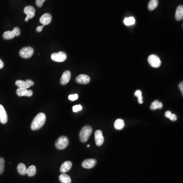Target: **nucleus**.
Segmentation results:
<instances>
[{
    "label": "nucleus",
    "mask_w": 183,
    "mask_h": 183,
    "mask_svg": "<svg viewBox=\"0 0 183 183\" xmlns=\"http://www.w3.org/2000/svg\"><path fill=\"white\" fill-rule=\"evenodd\" d=\"M46 116L44 113H39L36 116L31 124V129L37 130L43 127L46 122Z\"/></svg>",
    "instance_id": "obj_1"
},
{
    "label": "nucleus",
    "mask_w": 183,
    "mask_h": 183,
    "mask_svg": "<svg viewBox=\"0 0 183 183\" xmlns=\"http://www.w3.org/2000/svg\"><path fill=\"white\" fill-rule=\"evenodd\" d=\"M92 132V128L90 126H85L82 128L80 133L79 137L81 142H86L88 141Z\"/></svg>",
    "instance_id": "obj_2"
},
{
    "label": "nucleus",
    "mask_w": 183,
    "mask_h": 183,
    "mask_svg": "<svg viewBox=\"0 0 183 183\" xmlns=\"http://www.w3.org/2000/svg\"><path fill=\"white\" fill-rule=\"evenodd\" d=\"M21 34V30L18 27H15L12 31H6L3 34V37L4 39L11 40L15 37V36H19Z\"/></svg>",
    "instance_id": "obj_3"
},
{
    "label": "nucleus",
    "mask_w": 183,
    "mask_h": 183,
    "mask_svg": "<svg viewBox=\"0 0 183 183\" xmlns=\"http://www.w3.org/2000/svg\"><path fill=\"white\" fill-rule=\"evenodd\" d=\"M69 142V139L67 137L62 136L60 137L57 139L55 144V146L58 149H65L68 146Z\"/></svg>",
    "instance_id": "obj_4"
},
{
    "label": "nucleus",
    "mask_w": 183,
    "mask_h": 183,
    "mask_svg": "<svg viewBox=\"0 0 183 183\" xmlns=\"http://www.w3.org/2000/svg\"><path fill=\"white\" fill-rule=\"evenodd\" d=\"M67 54L63 51L53 53L51 55V60L54 62H63L67 59Z\"/></svg>",
    "instance_id": "obj_5"
},
{
    "label": "nucleus",
    "mask_w": 183,
    "mask_h": 183,
    "mask_svg": "<svg viewBox=\"0 0 183 183\" xmlns=\"http://www.w3.org/2000/svg\"><path fill=\"white\" fill-rule=\"evenodd\" d=\"M34 52V49L31 47H26L21 49L19 51V55L21 58L28 59L32 57Z\"/></svg>",
    "instance_id": "obj_6"
},
{
    "label": "nucleus",
    "mask_w": 183,
    "mask_h": 183,
    "mask_svg": "<svg viewBox=\"0 0 183 183\" xmlns=\"http://www.w3.org/2000/svg\"><path fill=\"white\" fill-rule=\"evenodd\" d=\"M148 62L152 67L154 68L159 67L161 64L160 58L155 54H152L149 56Z\"/></svg>",
    "instance_id": "obj_7"
},
{
    "label": "nucleus",
    "mask_w": 183,
    "mask_h": 183,
    "mask_svg": "<svg viewBox=\"0 0 183 183\" xmlns=\"http://www.w3.org/2000/svg\"><path fill=\"white\" fill-rule=\"evenodd\" d=\"M34 84V81L32 80L27 79L26 81L23 80H17L15 82V85L17 86L18 88H26L28 89L31 86H33Z\"/></svg>",
    "instance_id": "obj_8"
},
{
    "label": "nucleus",
    "mask_w": 183,
    "mask_h": 183,
    "mask_svg": "<svg viewBox=\"0 0 183 183\" xmlns=\"http://www.w3.org/2000/svg\"><path fill=\"white\" fill-rule=\"evenodd\" d=\"M35 9L33 6H26L24 8V13L26 15L25 21H28L29 19H33L35 15Z\"/></svg>",
    "instance_id": "obj_9"
},
{
    "label": "nucleus",
    "mask_w": 183,
    "mask_h": 183,
    "mask_svg": "<svg viewBox=\"0 0 183 183\" xmlns=\"http://www.w3.org/2000/svg\"><path fill=\"white\" fill-rule=\"evenodd\" d=\"M95 140L96 144L97 146L98 147L102 146L103 144L104 141V138L103 136V133L100 130H96L95 132Z\"/></svg>",
    "instance_id": "obj_10"
},
{
    "label": "nucleus",
    "mask_w": 183,
    "mask_h": 183,
    "mask_svg": "<svg viewBox=\"0 0 183 183\" xmlns=\"http://www.w3.org/2000/svg\"><path fill=\"white\" fill-rule=\"evenodd\" d=\"M16 94L19 97H31L33 94V92L32 90H28L26 88H19L16 90Z\"/></svg>",
    "instance_id": "obj_11"
},
{
    "label": "nucleus",
    "mask_w": 183,
    "mask_h": 183,
    "mask_svg": "<svg viewBox=\"0 0 183 183\" xmlns=\"http://www.w3.org/2000/svg\"><path fill=\"white\" fill-rule=\"evenodd\" d=\"M52 20V16L49 13H44L41 16L40 19V22L42 24L43 26L48 25L51 23Z\"/></svg>",
    "instance_id": "obj_12"
},
{
    "label": "nucleus",
    "mask_w": 183,
    "mask_h": 183,
    "mask_svg": "<svg viewBox=\"0 0 183 183\" xmlns=\"http://www.w3.org/2000/svg\"><path fill=\"white\" fill-rule=\"evenodd\" d=\"M90 77L87 75L80 74L76 78V81L80 84H88L90 82Z\"/></svg>",
    "instance_id": "obj_13"
},
{
    "label": "nucleus",
    "mask_w": 183,
    "mask_h": 183,
    "mask_svg": "<svg viewBox=\"0 0 183 183\" xmlns=\"http://www.w3.org/2000/svg\"><path fill=\"white\" fill-rule=\"evenodd\" d=\"M97 161L95 159H86L82 163V166L84 168L90 169L95 166Z\"/></svg>",
    "instance_id": "obj_14"
},
{
    "label": "nucleus",
    "mask_w": 183,
    "mask_h": 183,
    "mask_svg": "<svg viewBox=\"0 0 183 183\" xmlns=\"http://www.w3.org/2000/svg\"><path fill=\"white\" fill-rule=\"evenodd\" d=\"M8 121V116L6 111L2 105L0 104V123L5 124Z\"/></svg>",
    "instance_id": "obj_15"
},
{
    "label": "nucleus",
    "mask_w": 183,
    "mask_h": 183,
    "mask_svg": "<svg viewBox=\"0 0 183 183\" xmlns=\"http://www.w3.org/2000/svg\"><path fill=\"white\" fill-rule=\"evenodd\" d=\"M70 79H71V72L68 70H67L65 71L62 74L60 79V82L62 85H66L69 82Z\"/></svg>",
    "instance_id": "obj_16"
},
{
    "label": "nucleus",
    "mask_w": 183,
    "mask_h": 183,
    "mask_svg": "<svg viewBox=\"0 0 183 183\" xmlns=\"http://www.w3.org/2000/svg\"><path fill=\"white\" fill-rule=\"evenodd\" d=\"M72 166V164L70 161H67L62 164L60 168V172L62 174H65L67 172H69L71 169Z\"/></svg>",
    "instance_id": "obj_17"
},
{
    "label": "nucleus",
    "mask_w": 183,
    "mask_h": 183,
    "mask_svg": "<svg viewBox=\"0 0 183 183\" xmlns=\"http://www.w3.org/2000/svg\"><path fill=\"white\" fill-rule=\"evenodd\" d=\"M177 21H180L183 19V6L182 5L178 6L176 9V14H175Z\"/></svg>",
    "instance_id": "obj_18"
},
{
    "label": "nucleus",
    "mask_w": 183,
    "mask_h": 183,
    "mask_svg": "<svg viewBox=\"0 0 183 183\" xmlns=\"http://www.w3.org/2000/svg\"><path fill=\"white\" fill-rule=\"evenodd\" d=\"M163 107L162 103L159 102L158 100H155L152 103L150 109L152 110H156L157 109H162Z\"/></svg>",
    "instance_id": "obj_19"
},
{
    "label": "nucleus",
    "mask_w": 183,
    "mask_h": 183,
    "mask_svg": "<svg viewBox=\"0 0 183 183\" xmlns=\"http://www.w3.org/2000/svg\"><path fill=\"white\" fill-rule=\"evenodd\" d=\"M59 179L62 183H71V179L68 175L65 174H62L59 177Z\"/></svg>",
    "instance_id": "obj_20"
},
{
    "label": "nucleus",
    "mask_w": 183,
    "mask_h": 183,
    "mask_svg": "<svg viewBox=\"0 0 183 183\" xmlns=\"http://www.w3.org/2000/svg\"><path fill=\"white\" fill-rule=\"evenodd\" d=\"M125 126V123L123 120L122 119H118L116 120L114 124V127L117 130H122L123 129Z\"/></svg>",
    "instance_id": "obj_21"
},
{
    "label": "nucleus",
    "mask_w": 183,
    "mask_h": 183,
    "mask_svg": "<svg viewBox=\"0 0 183 183\" xmlns=\"http://www.w3.org/2000/svg\"><path fill=\"white\" fill-rule=\"evenodd\" d=\"M17 170L19 172V174H21V175H25L27 172V168L26 165L23 163H19L17 166Z\"/></svg>",
    "instance_id": "obj_22"
},
{
    "label": "nucleus",
    "mask_w": 183,
    "mask_h": 183,
    "mask_svg": "<svg viewBox=\"0 0 183 183\" xmlns=\"http://www.w3.org/2000/svg\"><path fill=\"white\" fill-rule=\"evenodd\" d=\"M158 5V0H151L148 4V8L149 10L153 11L157 8Z\"/></svg>",
    "instance_id": "obj_23"
},
{
    "label": "nucleus",
    "mask_w": 183,
    "mask_h": 183,
    "mask_svg": "<svg viewBox=\"0 0 183 183\" xmlns=\"http://www.w3.org/2000/svg\"><path fill=\"white\" fill-rule=\"evenodd\" d=\"M36 173V168L34 165H31L28 168H27L26 174L29 177H33L35 175Z\"/></svg>",
    "instance_id": "obj_24"
},
{
    "label": "nucleus",
    "mask_w": 183,
    "mask_h": 183,
    "mask_svg": "<svg viewBox=\"0 0 183 183\" xmlns=\"http://www.w3.org/2000/svg\"><path fill=\"white\" fill-rule=\"evenodd\" d=\"M135 96L138 98V101L139 103L142 104L143 103V97L142 96V92L140 90H137L135 93Z\"/></svg>",
    "instance_id": "obj_25"
},
{
    "label": "nucleus",
    "mask_w": 183,
    "mask_h": 183,
    "mask_svg": "<svg viewBox=\"0 0 183 183\" xmlns=\"http://www.w3.org/2000/svg\"><path fill=\"white\" fill-rule=\"evenodd\" d=\"M5 168V160L3 158H0V174H3Z\"/></svg>",
    "instance_id": "obj_26"
},
{
    "label": "nucleus",
    "mask_w": 183,
    "mask_h": 183,
    "mask_svg": "<svg viewBox=\"0 0 183 183\" xmlns=\"http://www.w3.org/2000/svg\"><path fill=\"white\" fill-rule=\"evenodd\" d=\"M73 112H78L82 110V107L81 105H76L73 107Z\"/></svg>",
    "instance_id": "obj_27"
},
{
    "label": "nucleus",
    "mask_w": 183,
    "mask_h": 183,
    "mask_svg": "<svg viewBox=\"0 0 183 183\" xmlns=\"http://www.w3.org/2000/svg\"><path fill=\"white\" fill-rule=\"evenodd\" d=\"M78 98H79V96H78V95L76 94L70 95H69V97H68V98H69V100L72 101L76 100L78 99Z\"/></svg>",
    "instance_id": "obj_28"
},
{
    "label": "nucleus",
    "mask_w": 183,
    "mask_h": 183,
    "mask_svg": "<svg viewBox=\"0 0 183 183\" xmlns=\"http://www.w3.org/2000/svg\"><path fill=\"white\" fill-rule=\"evenodd\" d=\"M135 23V20L133 17H128V26H131L134 24Z\"/></svg>",
    "instance_id": "obj_29"
},
{
    "label": "nucleus",
    "mask_w": 183,
    "mask_h": 183,
    "mask_svg": "<svg viewBox=\"0 0 183 183\" xmlns=\"http://www.w3.org/2000/svg\"><path fill=\"white\" fill-rule=\"evenodd\" d=\"M45 1L46 0H36V5L39 7H41L42 6H43V4H44Z\"/></svg>",
    "instance_id": "obj_30"
},
{
    "label": "nucleus",
    "mask_w": 183,
    "mask_h": 183,
    "mask_svg": "<svg viewBox=\"0 0 183 183\" xmlns=\"http://www.w3.org/2000/svg\"><path fill=\"white\" fill-rule=\"evenodd\" d=\"M169 119L170 120L172 121H176V120H177V117L176 114H172Z\"/></svg>",
    "instance_id": "obj_31"
},
{
    "label": "nucleus",
    "mask_w": 183,
    "mask_h": 183,
    "mask_svg": "<svg viewBox=\"0 0 183 183\" xmlns=\"http://www.w3.org/2000/svg\"><path fill=\"white\" fill-rule=\"evenodd\" d=\"M43 28H44V26H43V25L41 26H38L37 28V29H36V31H37L38 32H41V31H42V30H43Z\"/></svg>",
    "instance_id": "obj_32"
},
{
    "label": "nucleus",
    "mask_w": 183,
    "mask_h": 183,
    "mask_svg": "<svg viewBox=\"0 0 183 183\" xmlns=\"http://www.w3.org/2000/svg\"><path fill=\"white\" fill-rule=\"evenodd\" d=\"M179 90H181V91L182 93V95H183V82H180L179 85Z\"/></svg>",
    "instance_id": "obj_33"
},
{
    "label": "nucleus",
    "mask_w": 183,
    "mask_h": 183,
    "mask_svg": "<svg viewBox=\"0 0 183 183\" xmlns=\"http://www.w3.org/2000/svg\"><path fill=\"white\" fill-rule=\"evenodd\" d=\"M171 114H172V112H170V111H167L165 112V116L166 118H169Z\"/></svg>",
    "instance_id": "obj_34"
},
{
    "label": "nucleus",
    "mask_w": 183,
    "mask_h": 183,
    "mask_svg": "<svg viewBox=\"0 0 183 183\" xmlns=\"http://www.w3.org/2000/svg\"><path fill=\"white\" fill-rule=\"evenodd\" d=\"M4 64L3 62L2 61V60L0 59V69H2L3 67H4Z\"/></svg>",
    "instance_id": "obj_35"
},
{
    "label": "nucleus",
    "mask_w": 183,
    "mask_h": 183,
    "mask_svg": "<svg viewBox=\"0 0 183 183\" xmlns=\"http://www.w3.org/2000/svg\"><path fill=\"white\" fill-rule=\"evenodd\" d=\"M87 147L89 148L90 147V144H88V146H87Z\"/></svg>",
    "instance_id": "obj_36"
}]
</instances>
